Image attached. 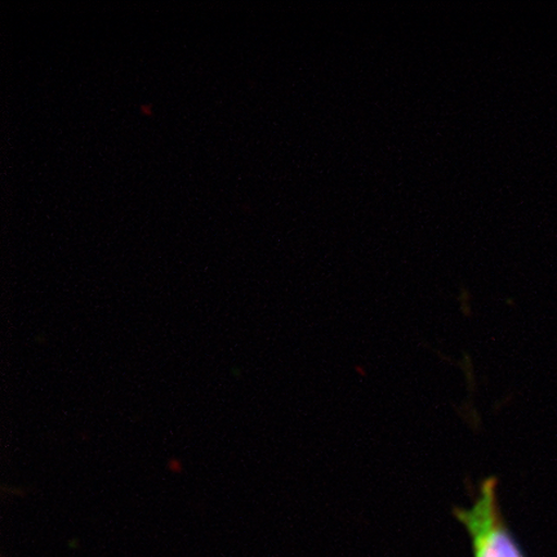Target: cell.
<instances>
[{
    "label": "cell",
    "instance_id": "cell-1",
    "mask_svg": "<svg viewBox=\"0 0 557 557\" xmlns=\"http://www.w3.org/2000/svg\"><path fill=\"white\" fill-rule=\"evenodd\" d=\"M453 513L469 534L472 557H525L500 512L496 478L483 480L472 505Z\"/></svg>",
    "mask_w": 557,
    "mask_h": 557
}]
</instances>
